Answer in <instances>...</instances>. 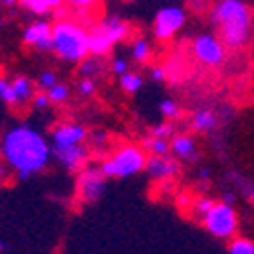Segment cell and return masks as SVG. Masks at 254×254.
Listing matches in <instances>:
<instances>
[{
  "mask_svg": "<svg viewBox=\"0 0 254 254\" xmlns=\"http://www.w3.org/2000/svg\"><path fill=\"white\" fill-rule=\"evenodd\" d=\"M112 71L120 77L122 73H126V71H128V61H126L124 57H116L114 61H112Z\"/></svg>",
  "mask_w": 254,
  "mask_h": 254,
  "instance_id": "d6a6232c",
  "label": "cell"
},
{
  "mask_svg": "<svg viewBox=\"0 0 254 254\" xmlns=\"http://www.w3.org/2000/svg\"><path fill=\"white\" fill-rule=\"evenodd\" d=\"M53 53L69 63H79L90 53L88 31L75 20L61 18L53 25Z\"/></svg>",
  "mask_w": 254,
  "mask_h": 254,
  "instance_id": "3957f363",
  "label": "cell"
},
{
  "mask_svg": "<svg viewBox=\"0 0 254 254\" xmlns=\"http://www.w3.org/2000/svg\"><path fill=\"white\" fill-rule=\"evenodd\" d=\"M0 155L18 179H29L45 171L51 161V144L29 124H16L4 130L0 138Z\"/></svg>",
  "mask_w": 254,
  "mask_h": 254,
  "instance_id": "6da1fadb",
  "label": "cell"
},
{
  "mask_svg": "<svg viewBox=\"0 0 254 254\" xmlns=\"http://www.w3.org/2000/svg\"><path fill=\"white\" fill-rule=\"evenodd\" d=\"M47 94H49L51 104H63V102H67V98H69V88L65 86V83L57 81L53 88L47 90Z\"/></svg>",
  "mask_w": 254,
  "mask_h": 254,
  "instance_id": "484cf974",
  "label": "cell"
},
{
  "mask_svg": "<svg viewBox=\"0 0 254 254\" xmlns=\"http://www.w3.org/2000/svg\"><path fill=\"white\" fill-rule=\"evenodd\" d=\"M228 254H254V242L248 238H232L228 244Z\"/></svg>",
  "mask_w": 254,
  "mask_h": 254,
  "instance_id": "cb8c5ba5",
  "label": "cell"
},
{
  "mask_svg": "<svg viewBox=\"0 0 254 254\" xmlns=\"http://www.w3.org/2000/svg\"><path fill=\"white\" fill-rule=\"evenodd\" d=\"M23 43L35 51H53V25L49 20L39 18L23 31Z\"/></svg>",
  "mask_w": 254,
  "mask_h": 254,
  "instance_id": "9c48e42d",
  "label": "cell"
},
{
  "mask_svg": "<svg viewBox=\"0 0 254 254\" xmlns=\"http://www.w3.org/2000/svg\"><path fill=\"white\" fill-rule=\"evenodd\" d=\"M88 39H90V53L92 55H98V57L108 55L112 51V47H114L112 39L108 37V33L102 29L100 23L88 31Z\"/></svg>",
  "mask_w": 254,
  "mask_h": 254,
  "instance_id": "4fadbf2b",
  "label": "cell"
},
{
  "mask_svg": "<svg viewBox=\"0 0 254 254\" xmlns=\"http://www.w3.org/2000/svg\"><path fill=\"white\" fill-rule=\"evenodd\" d=\"M33 106L37 110H45V108H49L51 106V100H49V94L45 92V90H41V92H37L35 94V98H33Z\"/></svg>",
  "mask_w": 254,
  "mask_h": 254,
  "instance_id": "4dcf8cb0",
  "label": "cell"
},
{
  "mask_svg": "<svg viewBox=\"0 0 254 254\" xmlns=\"http://www.w3.org/2000/svg\"><path fill=\"white\" fill-rule=\"evenodd\" d=\"M59 79H57V73L55 71H51V69H45V71H41L39 73V77H37V86L41 88V90H49V88H53L55 83H57Z\"/></svg>",
  "mask_w": 254,
  "mask_h": 254,
  "instance_id": "83f0119b",
  "label": "cell"
},
{
  "mask_svg": "<svg viewBox=\"0 0 254 254\" xmlns=\"http://www.w3.org/2000/svg\"><path fill=\"white\" fill-rule=\"evenodd\" d=\"M130 53H132V59H134V61H138V63H146V61L151 59V55H153V47H151V43H149L146 39L138 37V39L132 41Z\"/></svg>",
  "mask_w": 254,
  "mask_h": 254,
  "instance_id": "ffe728a7",
  "label": "cell"
},
{
  "mask_svg": "<svg viewBox=\"0 0 254 254\" xmlns=\"http://www.w3.org/2000/svg\"><path fill=\"white\" fill-rule=\"evenodd\" d=\"M0 100H2L6 106H16V100H14V92H12V81L6 79L4 75H0Z\"/></svg>",
  "mask_w": 254,
  "mask_h": 254,
  "instance_id": "4316f807",
  "label": "cell"
},
{
  "mask_svg": "<svg viewBox=\"0 0 254 254\" xmlns=\"http://www.w3.org/2000/svg\"><path fill=\"white\" fill-rule=\"evenodd\" d=\"M23 6L37 14V16H43L47 12H53V10H59V6L63 4V0H20Z\"/></svg>",
  "mask_w": 254,
  "mask_h": 254,
  "instance_id": "ac0fdd59",
  "label": "cell"
},
{
  "mask_svg": "<svg viewBox=\"0 0 254 254\" xmlns=\"http://www.w3.org/2000/svg\"><path fill=\"white\" fill-rule=\"evenodd\" d=\"M191 128L199 134H209L218 128V114L214 110L201 108L191 116Z\"/></svg>",
  "mask_w": 254,
  "mask_h": 254,
  "instance_id": "9a60e30c",
  "label": "cell"
},
{
  "mask_svg": "<svg viewBox=\"0 0 254 254\" xmlns=\"http://www.w3.org/2000/svg\"><path fill=\"white\" fill-rule=\"evenodd\" d=\"M234 199H236V197H234V193H232V191H226V193L222 195V201H224V203H230V205L234 203Z\"/></svg>",
  "mask_w": 254,
  "mask_h": 254,
  "instance_id": "d590c367",
  "label": "cell"
},
{
  "mask_svg": "<svg viewBox=\"0 0 254 254\" xmlns=\"http://www.w3.org/2000/svg\"><path fill=\"white\" fill-rule=\"evenodd\" d=\"M102 29L108 33V37L112 39V43H120V41H124L126 37L130 35V27L128 23H124V20L120 16H108V18H104L102 20Z\"/></svg>",
  "mask_w": 254,
  "mask_h": 254,
  "instance_id": "2e32d148",
  "label": "cell"
},
{
  "mask_svg": "<svg viewBox=\"0 0 254 254\" xmlns=\"http://www.w3.org/2000/svg\"><path fill=\"white\" fill-rule=\"evenodd\" d=\"M142 149L149 155H169V153H171V142H169L167 138L149 136V138H144Z\"/></svg>",
  "mask_w": 254,
  "mask_h": 254,
  "instance_id": "44dd1931",
  "label": "cell"
},
{
  "mask_svg": "<svg viewBox=\"0 0 254 254\" xmlns=\"http://www.w3.org/2000/svg\"><path fill=\"white\" fill-rule=\"evenodd\" d=\"M12 81V92H14V100H16V106H25L29 102H33L35 98V86H33V81L25 75H18Z\"/></svg>",
  "mask_w": 254,
  "mask_h": 254,
  "instance_id": "e0dca14e",
  "label": "cell"
},
{
  "mask_svg": "<svg viewBox=\"0 0 254 254\" xmlns=\"http://www.w3.org/2000/svg\"><path fill=\"white\" fill-rule=\"evenodd\" d=\"M53 155H55L57 163L65 169V171H77V169H83L90 161V151L83 144L65 146V149H53Z\"/></svg>",
  "mask_w": 254,
  "mask_h": 254,
  "instance_id": "7c38bea8",
  "label": "cell"
},
{
  "mask_svg": "<svg viewBox=\"0 0 254 254\" xmlns=\"http://www.w3.org/2000/svg\"><path fill=\"white\" fill-rule=\"evenodd\" d=\"M86 138H90L88 128L83 124H77V122H61L51 130L53 149H65V146L83 144Z\"/></svg>",
  "mask_w": 254,
  "mask_h": 254,
  "instance_id": "30bf717a",
  "label": "cell"
},
{
  "mask_svg": "<svg viewBox=\"0 0 254 254\" xmlns=\"http://www.w3.org/2000/svg\"><path fill=\"white\" fill-rule=\"evenodd\" d=\"M106 191V175L100 167H83L77 177V193L83 203H96Z\"/></svg>",
  "mask_w": 254,
  "mask_h": 254,
  "instance_id": "ba28073f",
  "label": "cell"
},
{
  "mask_svg": "<svg viewBox=\"0 0 254 254\" xmlns=\"http://www.w3.org/2000/svg\"><path fill=\"white\" fill-rule=\"evenodd\" d=\"M142 83H144V81H142V77H140L138 73L126 71V73L120 75V88H122V92H126V94H136V92H140Z\"/></svg>",
  "mask_w": 254,
  "mask_h": 254,
  "instance_id": "7402d4cb",
  "label": "cell"
},
{
  "mask_svg": "<svg viewBox=\"0 0 254 254\" xmlns=\"http://www.w3.org/2000/svg\"><path fill=\"white\" fill-rule=\"evenodd\" d=\"M90 140L98 146V149H102V146L106 144V140H108V136H106V132H102V130H96V132L90 136Z\"/></svg>",
  "mask_w": 254,
  "mask_h": 254,
  "instance_id": "836d02e7",
  "label": "cell"
},
{
  "mask_svg": "<svg viewBox=\"0 0 254 254\" xmlns=\"http://www.w3.org/2000/svg\"><path fill=\"white\" fill-rule=\"evenodd\" d=\"M65 2H69L77 10H92L100 2V0H65Z\"/></svg>",
  "mask_w": 254,
  "mask_h": 254,
  "instance_id": "1f68e13d",
  "label": "cell"
},
{
  "mask_svg": "<svg viewBox=\"0 0 254 254\" xmlns=\"http://www.w3.org/2000/svg\"><path fill=\"white\" fill-rule=\"evenodd\" d=\"M171 155L181 159V161H193V159H197V144H195L193 136L181 134V136L171 138Z\"/></svg>",
  "mask_w": 254,
  "mask_h": 254,
  "instance_id": "5bb4252c",
  "label": "cell"
},
{
  "mask_svg": "<svg viewBox=\"0 0 254 254\" xmlns=\"http://www.w3.org/2000/svg\"><path fill=\"white\" fill-rule=\"evenodd\" d=\"M104 71V65L98 55H88L83 61H79V75L81 77H90V79H96L98 75H102Z\"/></svg>",
  "mask_w": 254,
  "mask_h": 254,
  "instance_id": "d6986e66",
  "label": "cell"
},
{
  "mask_svg": "<svg viewBox=\"0 0 254 254\" xmlns=\"http://www.w3.org/2000/svg\"><path fill=\"white\" fill-rule=\"evenodd\" d=\"M159 112H161V116H163L165 120H177V118L181 116L179 104H177L175 100H169V98L159 104Z\"/></svg>",
  "mask_w": 254,
  "mask_h": 254,
  "instance_id": "d4e9b609",
  "label": "cell"
},
{
  "mask_svg": "<svg viewBox=\"0 0 254 254\" xmlns=\"http://www.w3.org/2000/svg\"><path fill=\"white\" fill-rule=\"evenodd\" d=\"M175 134V128H173V124L171 122H161L157 126H153V130H151V136H157V138H171Z\"/></svg>",
  "mask_w": 254,
  "mask_h": 254,
  "instance_id": "f1b7e54d",
  "label": "cell"
},
{
  "mask_svg": "<svg viewBox=\"0 0 254 254\" xmlns=\"http://www.w3.org/2000/svg\"><path fill=\"white\" fill-rule=\"evenodd\" d=\"M151 77H153L155 81H163V79L167 77L165 67H161V65H153V67H151Z\"/></svg>",
  "mask_w": 254,
  "mask_h": 254,
  "instance_id": "e575fe53",
  "label": "cell"
},
{
  "mask_svg": "<svg viewBox=\"0 0 254 254\" xmlns=\"http://www.w3.org/2000/svg\"><path fill=\"white\" fill-rule=\"evenodd\" d=\"M218 37L230 49H240L248 43L252 31V10L244 0H218L209 12Z\"/></svg>",
  "mask_w": 254,
  "mask_h": 254,
  "instance_id": "7a4b0ae2",
  "label": "cell"
},
{
  "mask_svg": "<svg viewBox=\"0 0 254 254\" xmlns=\"http://www.w3.org/2000/svg\"><path fill=\"white\" fill-rule=\"evenodd\" d=\"M187 12L181 6H165L157 12L155 25H153V35L159 41H169L173 39L185 25Z\"/></svg>",
  "mask_w": 254,
  "mask_h": 254,
  "instance_id": "52a82bcc",
  "label": "cell"
},
{
  "mask_svg": "<svg viewBox=\"0 0 254 254\" xmlns=\"http://www.w3.org/2000/svg\"><path fill=\"white\" fill-rule=\"evenodd\" d=\"M191 53H193V57L199 63H203V65L218 67V65H222L224 59H226V45L222 43L220 37L203 33V35H197L193 39Z\"/></svg>",
  "mask_w": 254,
  "mask_h": 254,
  "instance_id": "8992f818",
  "label": "cell"
},
{
  "mask_svg": "<svg viewBox=\"0 0 254 254\" xmlns=\"http://www.w3.org/2000/svg\"><path fill=\"white\" fill-rule=\"evenodd\" d=\"M14 2L16 0H2V4H6V6H14Z\"/></svg>",
  "mask_w": 254,
  "mask_h": 254,
  "instance_id": "74e56055",
  "label": "cell"
},
{
  "mask_svg": "<svg viewBox=\"0 0 254 254\" xmlns=\"http://www.w3.org/2000/svg\"><path fill=\"white\" fill-rule=\"evenodd\" d=\"M214 203H216V201L209 199V197H197L195 201H191V205H189V207H191V216L201 222V220L207 216V211L214 207Z\"/></svg>",
  "mask_w": 254,
  "mask_h": 254,
  "instance_id": "603a6c76",
  "label": "cell"
},
{
  "mask_svg": "<svg viewBox=\"0 0 254 254\" xmlns=\"http://www.w3.org/2000/svg\"><path fill=\"white\" fill-rule=\"evenodd\" d=\"M144 171L155 181H167V179H173L179 173V165L169 155H151L146 159Z\"/></svg>",
  "mask_w": 254,
  "mask_h": 254,
  "instance_id": "8fae6325",
  "label": "cell"
},
{
  "mask_svg": "<svg viewBox=\"0 0 254 254\" xmlns=\"http://www.w3.org/2000/svg\"><path fill=\"white\" fill-rule=\"evenodd\" d=\"M77 92L83 96V98H88L96 92V79H90V77H81L79 81V86H77Z\"/></svg>",
  "mask_w": 254,
  "mask_h": 254,
  "instance_id": "f546056e",
  "label": "cell"
},
{
  "mask_svg": "<svg viewBox=\"0 0 254 254\" xmlns=\"http://www.w3.org/2000/svg\"><path fill=\"white\" fill-rule=\"evenodd\" d=\"M199 177H203V179L209 177V171H207V169H201V171H199Z\"/></svg>",
  "mask_w": 254,
  "mask_h": 254,
  "instance_id": "8d00e7d4",
  "label": "cell"
},
{
  "mask_svg": "<svg viewBox=\"0 0 254 254\" xmlns=\"http://www.w3.org/2000/svg\"><path fill=\"white\" fill-rule=\"evenodd\" d=\"M201 224L214 238L232 240L238 232V214H236L234 205L218 201L207 211V216L201 220Z\"/></svg>",
  "mask_w": 254,
  "mask_h": 254,
  "instance_id": "5b68a950",
  "label": "cell"
},
{
  "mask_svg": "<svg viewBox=\"0 0 254 254\" xmlns=\"http://www.w3.org/2000/svg\"><path fill=\"white\" fill-rule=\"evenodd\" d=\"M146 151L136 144H122L106 161H102L100 171L106 179H128L144 171L146 167Z\"/></svg>",
  "mask_w": 254,
  "mask_h": 254,
  "instance_id": "277c9868",
  "label": "cell"
}]
</instances>
